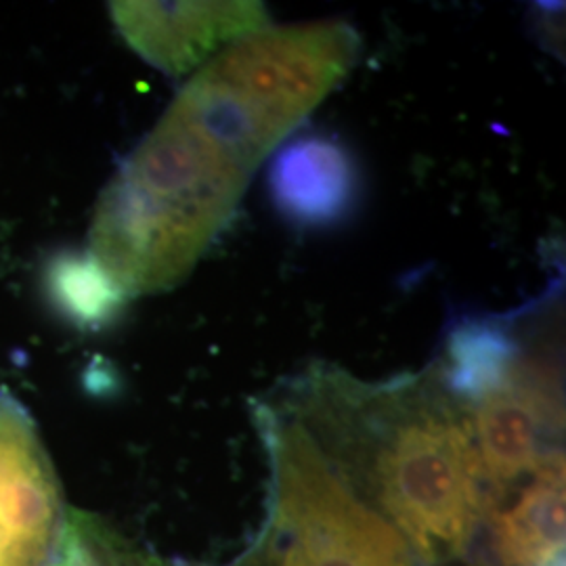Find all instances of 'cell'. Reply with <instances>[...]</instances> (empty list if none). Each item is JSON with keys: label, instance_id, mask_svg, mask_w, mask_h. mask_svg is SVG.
Listing matches in <instances>:
<instances>
[{"label": "cell", "instance_id": "2", "mask_svg": "<svg viewBox=\"0 0 566 566\" xmlns=\"http://www.w3.org/2000/svg\"><path fill=\"white\" fill-rule=\"evenodd\" d=\"M252 175L175 99L105 185L76 259L122 303L172 290L229 223Z\"/></svg>", "mask_w": 566, "mask_h": 566}, {"label": "cell", "instance_id": "6", "mask_svg": "<svg viewBox=\"0 0 566 566\" xmlns=\"http://www.w3.org/2000/svg\"><path fill=\"white\" fill-rule=\"evenodd\" d=\"M472 434L486 483L504 486L535 470L560 451H547L563 428L558 376L542 359L523 355L504 385L472 403Z\"/></svg>", "mask_w": 566, "mask_h": 566}, {"label": "cell", "instance_id": "7", "mask_svg": "<svg viewBox=\"0 0 566 566\" xmlns=\"http://www.w3.org/2000/svg\"><path fill=\"white\" fill-rule=\"evenodd\" d=\"M112 15L143 60L181 76L210 55L269 28L263 2H114Z\"/></svg>", "mask_w": 566, "mask_h": 566}, {"label": "cell", "instance_id": "3", "mask_svg": "<svg viewBox=\"0 0 566 566\" xmlns=\"http://www.w3.org/2000/svg\"><path fill=\"white\" fill-rule=\"evenodd\" d=\"M353 25L264 28L203 63L175 97L252 172L359 57Z\"/></svg>", "mask_w": 566, "mask_h": 566}, {"label": "cell", "instance_id": "4", "mask_svg": "<svg viewBox=\"0 0 566 566\" xmlns=\"http://www.w3.org/2000/svg\"><path fill=\"white\" fill-rule=\"evenodd\" d=\"M273 468L277 566H409L403 535L357 497L303 422L256 413Z\"/></svg>", "mask_w": 566, "mask_h": 566}, {"label": "cell", "instance_id": "9", "mask_svg": "<svg viewBox=\"0 0 566 566\" xmlns=\"http://www.w3.org/2000/svg\"><path fill=\"white\" fill-rule=\"evenodd\" d=\"M495 547L506 566H547L565 549V455L539 465L521 497L495 518Z\"/></svg>", "mask_w": 566, "mask_h": 566}, {"label": "cell", "instance_id": "5", "mask_svg": "<svg viewBox=\"0 0 566 566\" xmlns=\"http://www.w3.org/2000/svg\"><path fill=\"white\" fill-rule=\"evenodd\" d=\"M65 525L60 479L39 426L0 388V566H55Z\"/></svg>", "mask_w": 566, "mask_h": 566}, {"label": "cell", "instance_id": "10", "mask_svg": "<svg viewBox=\"0 0 566 566\" xmlns=\"http://www.w3.org/2000/svg\"><path fill=\"white\" fill-rule=\"evenodd\" d=\"M521 357V344L507 317L470 315L447 334L441 382L460 403H476L504 385Z\"/></svg>", "mask_w": 566, "mask_h": 566}, {"label": "cell", "instance_id": "11", "mask_svg": "<svg viewBox=\"0 0 566 566\" xmlns=\"http://www.w3.org/2000/svg\"><path fill=\"white\" fill-rule=\"evenodd\" d=\"M55 566H179L130 544L120 533L86 512L67 514Z\"/></svg>", "mask_w": 566, "mask_h": 566}, {"label": "cell", "instance_id": "8", "mask_svg": "<svg viewBox=\"0 0 566 566\" xmlns=\"http://www.w3.org/2000/svg\"><path fill=\"white\" fill-rule=\"evenodd\" d=\"M266 189L287 223L329 229L355 214L361 198V172L343 142L308 133L275 149Z\"/></svg>", "mask_w": 566, "mask_h": 566}, {"label": "cell", "instance_id": "1", "mask_svg": "<svg viewBox=\"0 0 566 566\" xmlns=\"http://www.w3.org/2000/svg\"><path fill=\"white\" fill-rule=\"evenodd\" d=\"M306 430L343 474L355 472L428 563L464 554L486 479L470 416L441 376L365 385L319 367L304 395Z\"/></svg>", "mask_w": 566, "mask_h": 566}, {"label": "cell", "instance_id": "12", "mask_svg": "<svg viewBox=\"0 0 566 566\" xmlns=\"http://www.w3.org/2000/svg\"><path fill=\"white\" fill-rule=\"evenodd\" d=\"M547 566H565V565H563V558H560V560H556V563H552V565H547Z\"/></svg>", "mask_w": 566, "mask_h": 566}]
</instances>
